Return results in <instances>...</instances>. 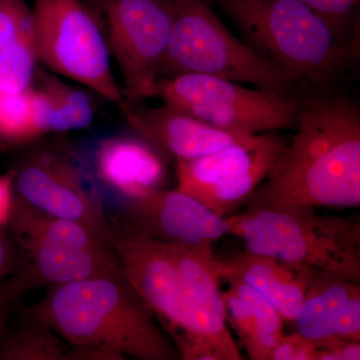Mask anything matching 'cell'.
<instances>
[{
    "mask_svg": "<svg viewBox=\"0 0 360 360\" xmlns=\"http://www.w3.org/2000/svg\"><path fill=\"white\" fill-rule=\"evenodd\" d=\"M32 89L16 94L0 92V141L20 144L37 139L33 124Z\"/></svg>",
    "mask_w": 360,
    "mask_h": 360,
    "instance_id": "cell-23",
    "label": "cell"
},
{
    "mask_svg": "<svg viewBox=\"0 0 360 360\" xmlns=\"http://www.w3.org/2000/svg\"><path fill=\"white\" fill-rule=\"evenodd\" d=\"M296 134L246 210L360 205V112L345 96L319 90L298 99Z\"/></svg>",
    "mask_w": 360,
    "mask_h": 360,
    "instance_id": "cell-1",
    "label": "cell"
},
{
    "mask_svg": "<svg viewBox=\"0 0 360 360\" xmlns=\"http://www.w3.org/2000/svg\"><path fill=\"white\" fill-rule=\"evenodd\" d=\"M32 26V9L25 0H0V47Z\"/></svg>",
    "mask_w": 360,
    "mask_h": 360,
    "instance_id": "cell-24",
    "label": "cell"
},
{
    "mask_svg": "<svg viewBox=\"0 0 360 360\" xmlns=\"http://www.w3.org/2000/svg\"><path fill=\"white\" fill-rule=\"evenodd\" d=\"M220 281L238 279L264 296L285 321H293L315 269L250 251L215 257Z\"/></svg>",
    "mask_w": 360,
    "mask_h": 360,
    "instance_id": "cell-17",
    "label": "cell"
},
{
    "mask_svg": "<svg viewBox=\"0 0 360 360\" xmlns=\"http://www.w3.org/2000/svg\"><path fill=\"white\" fill-rule=\"evenodd\" d=\"M14 196V170L0 175V229L6 227L13 213Z\"/></svg>",
    "mask_w": 360,
    "mask_h": 360,
    "instance_id": "cell-29",
    "label": "cell"
},
{
    "mask_svg": "<svg viewBox=\"0 0 360 360\" xmlns=\"http://www.w3.org/2000/svg\"><path fill=\"white\" fill-rule=\"evenodd\" d=\"M316 348L315 360H359L360 345L357 341L340 336L314 340Z\"/></svg>",
    "mask_w": 360,
    "mask_h": 360,
    "instance_id": "cell-26",
    "label": "cell"
},
{
    "mask_svg": "<svg viewBox=\"0 0 360 360\" xmlns=\"http://www.w3.org/2000/svg\"><path fill=\"white\" fill-rule=\"evenodd\" d=\"M360 283L314 269L295 319L297 333L321 340L340 336L360 342Z\"/></svg>",
    "mask_w": 360,
    "mask_h": 360,
    "instance_id": "cell-16",
    "label": "cell"
},
{
    "mask_svg": "<svg viewBox=\"0 0 360 360\" xmlns=\"http://www.w3.org/2000/svg\"><path fill=\"white\" fill-rule=\"evenodd\" d=\"M40 80V89L49 96L58 115L60 132L84 129L91 124L96 108L89 94L51 75H42Z\"/></svg>",
    "mask_w": 360,
    "mask_h": 360,
    "instance_id": "cell-22",
    "label": "cell"
},
{
    "mask_svg": "<svg viewBox=\"0 0 360 360\" xmlns=\"http://www.w3.org/2000/svg\"><path fill=\"white\" fill-rule=\"evenodd\" d=\"M32 27L40 61L129 115L111 70L108 39L89 7L79 0H35Z\"/></svg>",
    "mask_w": 360,
    "mask_h": 360,
    "instance_id": "cell-7",
    "label": "cell"
},
{
    "mask_svg": "<svg viewBox=\"0 0 360 360\" xmlns=\"http://www.w3.org/2000/svg\"><path fill=\"white\" fill-rule=\"evenodd\" d=\"M39 60L32 26L0 47V92L16 94L32 89Z\"/></svg>",
    "mask_w": 360,
    "mask_h": 360,
    "instance_id": "cell-21",
    "label": "cell"
},
{
    "mask_svg": "<svg viewBox=\"0 0 360 360\" xmlns=\"http://www.w3.org/2000/svg\"><path fill=\"white\" fill-rule=\"evenodd\" d=\"M155 97L213 127L248 134L295 129L300 106L293 94L202 75L160 79Z\"/></svg>",
    "mask_w": 360,
    "mask_h": 360,
    "instance_id": "cell-8",
    "label": "cell"
},
{
    "mask_svg": "<svg viewBox=\"0 0 360 360\" xmlns=\"http://www.w3.org/2000/svg\"><path fill=\"white\" fill-rule=\"evenodd\" d=\"M125 118L139 137L175 161L194 160L236 144L252 143L259 136L213 127L165 103L155 108L134 106Z\"/></svg>",
    "mask_w": 360,
    "mask_h": 360,
    "instance_id": "cell-15",
    "label": "cell"
},
{
    "mask_svg": "<svg viewBox=\"0 0 360 360\" xmlns=\"http://www.w3.org/2000/svg\"><path fill=\"white\" fill-rule=\"evenodd\" d=\"M21 297L22 295L11 276L0 281V338L8 326L16 303Z\"/></svg>",
    "mask_w": 360,
    "mask_h": 360,
    "instance_id": "cell-28",
    "label": "cell"
},
{
    "mask_svg": "<svg viewBox=\"0 0 360 360\" xmlns=\"http://www.w3.org/2000/svg\"><path fill=\"white\" fill-rule=\"evenodd\" d=\"M71 347L97 348L120 359L175 360L179 352L122 271L51 286L25 309Z\"/></svg>",
    "mask_w": 360,
    "mask_h": 360,
    "instance_id": "cell-2",
    "label": "cell"
},
{
    "mask_svg": "<svg viewBox=\"0 0 360 360\" xmlns=\"http://www.w3.org/2000/svg\"><path fill=\"white\" fill-rule=\"evenodd\" d=\"M238 28L243 41L298 84L324 90L347 70L355 46L300 0H210Z\"/></svg>",
    "mask_w": 360,
    "mask_h": 360,
    "instance_id": "cell-3",
    "label": "cell"
},
{
    "mask_svg": "<svg viewBox=\"0 0 360 360\" xmlns=\"http://www.w3.org/2000/svg\"><path fill=\"white\" fill-rule=\"evenodd\" d=\"M6 227L18 255L11 277L22 296L42 286L122 271L110 241L98 232L41 212L18 196Z\"/></svg>",
    "mask_w": 360,
    "mask_h": 360,
    "instance_id": "cell-4",
    "label": "cell"
},
{
    "mask_svg": "<svg viewBox=\"0 0 360 360\" xmlns=\"http://www.w3.org/2000/svg\"><path fill=\"white\" fill-rule=\"evenodd\" d=\"M341 30L359 0H300Z\"/></svg>",
    "mask_w": 360,
    "mask_h": 360,
    "instance_id": "cell-27",
    "label": "cell"
},
{
    "mask_svg": "<svg viewBox=\"0 0 360 360\" xmlns=\"http://www.w3.org/2000/svg\"><path fill=\"white\" fill-rule=\"evenodd\" d=\"M226 219L246 250L360 283L359 221L319 214L310 206L246 210Z\"/></svg>",
    "mask_w": 360,
    "mask_h": 360,
    "instance_id": "cell-5",
    "label": "cell"
},
{
    "mask_svg": "<svg viewBox=\"0 0 360 360\" xmlns=\"http://www.w3.org/2000/svg\"><path fill=\"white\" fill-rule=\"evenodd\" d=\"M165 245L179 270L191 328V342L181 359H241L227 326L212 245Z\"/></svg>",
    "mask_w": 360,
    "mask_h": 360,
    "instance_id": "cell-12",
    "label": "cell"
},
{
    "mask_svg": "<svg viewBox=\"0 0 360 360\" xmlns=\"http://www.w3.org/2000/svg\"><path fill=\"white\" fill-rule=\"evenodd\" d=\"M229 290L222 293L227 322L252 360H269L283 338V319L258 291L238 279H226Z\"/></svg>",
    "mask_w": 360,
    "mask_h": 360,
    "instance_id": "cell-19",
    "label": "cell"
},
{
    "mask_svg": "<svg viewBox=\"0 0 360 360\" xmlns=\"http://www.w3.org/2000/svg\"><path fill=\"white\" fill-rule=\"evenodd\" d=\"M18 265V255L11 236L0 231V281L13 274Z\"/></svg>",
    "mask_w": 360,
    "mask_h": 360,
    "instance_id": "cell-30",
    "label": "cell"
},
{
    "mask_svg": "<svg viewBox=\"0 0 360 360\" xmlns=\"http://www.w3.org/2000/svg\"><path fill=\"white\" fill-rule=\"evenodd\" d=\"M285 148L283 139L265 132L252 143L175 161L177 189L225 219L269 176Z\"/></svg>",
    "mask_w": 360,
    "mask_h": 360,
    "instance_id": "cell-10",
    "label": "cell"
},
{
    "mask_svg": "<svg viewBox=\"0 0 360 360\" xmlns=\"http://www.w3.org/2000/svg\"><path fill=\"white\" fill-rule=\"evenodd\" d=\"M110 243L123 274L160 322L179 357L191 342L184 290L167 245L123 221L113 224Z\"/></svg>",
    "mask_w": 360,
    "mask_h": 360,
    "instance_id": "cell-11",
    "label": "cell"
},
{
    "mask_svg": "<svg viewBox=\"0 0 360 360\" xmlns=\"http://www.w3.org/2000/svg\"><path fill=\"white\" fill-rule=\"evenodd\" d=\"M124 221L165 245H212L229 234L226 219L179 189L161 188L129 200Z\"/></svg>",
    "mask_w": 360,
    "mask_h": 360,
    "instance_id": "cell-14",
    "label": "cell"
},
{
    "mask_svg": "<svg viewBox=\"0 0 360 360\" xmlns=\"http://www.w3.org/2000/svg\"><path fill=\"white\" fill-rule=\"evenodd\" d=\"M163 156L141 137L115 136L101 142L94 162L101 181L129 201L163 188Z\"/></svg>",
    "mask_w": 360,
    "mask_h": 360,
    "instance_id": "cell-18",
    "label": "cell"
},
{
    "mask_svg": "<svg viewBox=\"0 0 360 360\" xmlns=\"http://www.w3.org/2000/svg\"><path fill=\"white\" fill-rule=\"evenodd\" d=\"M108 46L130 108L155 97L174 11L172 0H103Z\"/></svg>",
    "mask_w": 360,
    "mask_h": 360,
    "instance_id": "cell-9",
    "label": "cell"
},
{
    "mask_svg": "<svg viewBox=\"0 0 360 360\" xmlns=\"http://www.w3.org/2000/svg\"><path fill=\"white\" fill-rule=\"evenodd\" d=\"M172 1L174 23L160 79L181 75H210L293 94L297 80L238 39L220 20L210 0Z\"/></svg>",
    "mask_w": 360,
    "mask_h": 360,
    "instance_id": "cell-6",
    "label": "cell"
},
{
    "mask_svg": "<svg viewBox=\"0 0 360 360\" xmlns=\"http://www.w3.org/2000/svg\"><path fill=\"white\" fill-rule=\"evenodd\" d=\"M13 169L16 196L41 212L87 225L110 241L112 222L70 158L37 151Z\"/></svg>",
    "mask_w": 360,
    "mask_h": 360,
    "instance_id": "cell-13",
    "label": "cell"
},
{
    "mask_svg": "<svg viewBox=\"0 0 360 360\" xmlns=\"http://www.w3.org/2000/svg\"><path fill=\"white\" fill-rule=\"evenodd\" d=\"M0 360H71V347L45 322L23 310L0 338Z\"/></svg>",
    "mask_w": 360,
    "mask_h": 360,
    "instance_id": "cell-20",
    "label": "cell"
},
{
    "mask_svg": "<svg viewBox=\"0 0 360 360\" xmlns=\"http://www.w3.org/2000/svg\"><path fill=\"white\" fill-rule=\"evenodd\" d=\"M316 348L314 340L300 333L285 335L276 343L269 360H315Z\"/></svg>",
    "mask_w": 360,
    "mask_h": 360,
    "instance_id": "cell-25",
    "label": "cell"
}]
</instances>
